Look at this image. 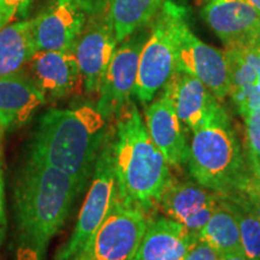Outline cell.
<instances>
[{"instance_id": "cell-1", "label": "cell", "mask_w": 260, "mask_h": 260, "mask_svg": "<svg viewBox=\"0 0 260 260\" xmlns=\"http://www.w3.org/2000/svg\"><path fill=\"white\" fill-rule=\"evenodd\" d=\"M82 189L65 172L25 159L14 186L17 260H44Z\"/></svg>"}, {"instance_id": "cell-2", "label": "cell", "mask_w": 260, "mask_h": 260, "mask_svg": "<svg viewBox=\"0 0 260 260\" xmlns=\"http://www.w3.org/2000/svg\"><path fill=\"white\" fill-rule=\"evenodd\" d=\"M106 119L95 106L48 110L29 142L28 157L58 169L84 189L106 136Z\"/></svg>"}, {"instance_id": "cell-3", "label": "cell", "mask_w": 260, "mask_h": 260, "mask_svg": "<svg viewBox=\"0 0 260 260\" xmlns=\"http://www.w3.org/2000/svg\"><path fill=\"white\" fill-rule=\"evenodd\" d=\"M112 147L118 200L149 212L158 206L172 176L135 104L129 103L117 116Z\"/></svg>"}, {"instance_id": "cell-4", "label": "cell", "mask_w": 260, "mask_h": 260, "mask_svg": "<svg viewBox=\"0 0 260 260\" xmlns=\"http://www.w3.org/2000/svg\"><path fill=\"white\" fill-rule=\"evenodd\" d=\"M188 168L197 183L220 195L234 193L245 181L246 154L222 105L193 130Z\"/></svg>"}, {"instance_id": "cell-5", "label": "cell", "mask_w": 260, "mask_h": 260, "mask_svg": "<svg viewBox=\"0 0 260 260\" xmlns=\"http://www.w3.org/2000/svg\"><path fill=\"white\" fill-rule=\"evenodd\" d=\"M181 5L165 0L152 19L147 40L139 60L135 96L142 104H148L167 86L176 71V27Z\"/></svg>"}, {"instance_id": "cell-6", "label": "cell", "mask_w": 260, "mask_h": 260, "mask_svg": "<svg viewBox=\"0 0 260 260\" xmlns=\"http://www.w3.org/2000/svg\"><path fill=\"white\" fill-rule=\"evenodd\" d=\"M113 130L106 133L98 155L88 193L81 207L79 218L67 242L56 253L54 260H70L83 248L118 200L112 147Z\"/></svg>"}, {"instance_id": "cell-7", "label": "cell", "mask_w": 260, "mask_h": 260, "mask_svg": "<svg viewBox=\"0 0 260 260\" xmlns=\"http://www.w3.org/2000/svg\"><path fill=\"white\" fill-rule=\"evenodd\" d=\"M147 220L144 211L117 200L95 234L70 260H135Z\"/></svg>"}, {"instance_id": "cell-8", "label": "cell", "mask_w": 260, "mask_h": 260, "mask_svg": "<svg viewBox=\"0 0 260 260\" xmlns=\"http://www.w3.org/2000/svg\"><path fill=\"white\" fill-rule=\"evenodd\" d=\"M176 70L197 77L217 99L230 94L229 67L225 53L205 44L191 32L187 21V10L181 5L176 27Z\"/></svg>"}, {"instance_id": "cell-9", "label": "cell", "mask_w": 260, "mask_h": 260, "mask_svg": "<svg viewBox=\"0 0 260 260\" xmlns=\"http://www.w3.org/2000/svg\"><path fill=\"white\" fill-rule=\"evenodd\" d=\"M116 48L99 89L98 111L105 119L113 118L130 103L138 81L139 60L149 30H136Z\"/></svg>"}, {"instance_id": "cell-10", "label": "cell", "mask_w": 260, "mask_h": 260, "mask_svg": "<svg viewBox=\"0 0 260 260\" xmlns=\"http://www.w3.org/2000/svg\"><path fill=\"white\" fill-rule=\"evenodd\" d=\"M117 44L118 41L106 11L87 21L73 48L87 93H99Z\"/></svg>"}, {"instance_id": "cell-11", "label": "cell", "mask_w": 260, "mask_h": 260, "mask_svg": "<svg viewBox=\"0 0 260 260\" xmlns=\"http://www.w3.org/2000/svg\"><path fill=\"white\" fill-rule=\"evenodd\" d=\"M86 0H52L37 18L32 32L38 51H73L87 23Z\"/></svg>"}, {"instance_id": "cell-12", "label": "cell", "mask_w": 260, "mask_h": 260, "mask_svg": "<svg viewBox=\"0 0 260 260\" xmlns=\"http://www.w3.org/2000/svg\"><path fill=\"white\" fill-rule=\"evenodd\" d=\"M220 199L222 195L199 183L171 178L161 194L158 206L169 218L183 224L190 233L198 235L209 222Z\"/></svg>"}, {"instance_id": "cell-13", "label": "cell", "mask_w": 260, "mask_h": 260, "mask_svg": "<svg viewBox=\"0 0 260 260\" xmlns=\"http://www.w3.org/2000/svg\"><path fill=\"white\" fill-rule=\"evenodd\" d=\"M203 17L225 47L252 46L260 42V14L243 0L207 3Z\"/></svg>"}, {"instance_id": "cell-14", "label": "cell", "mask_w": 260, "mask_h": 260, "mask_svg": "<svg viewBox=\"0 0 260 260\" xmlns=\"http://www.w3.org/2000/svg\"><path fill=\"white\" fill-rule=\"evenodd\" d=\"M145 124L149 138L170 167L180 168L188 162L190 147L187 144L186 132L165 90L146 107Z\"/></svg>"}, {"instance_id": "cell-15", "label": "cell", "mask_w": 260, "mask_h": 260, "mask_svg": "<svg viewBox=\"0 0 260 260\" xmlns=\"http://www.w3.org/2000/svg\"><path fill=\"white\" fill-rule=\"evenodd\" d=\"M28 64L30 79L45 95L67 98L83 87L82 74L73 51H37Z\"/></svg>"}, {"instance_id": "cell-16", "label": "cell", "mask_w": 260, "mask_h": 260, "mask_svg": "<svg viewBox=\"0 0 260 260\" xmlns=\"http://www.w3.org/2000/svg\"><path fill=\"white\" fill-rule=\"evenodd\" d=\"M197 241V235L176 220L148 218L135 260H184Z\"/></svg>"}, {"instance_id": "cell-17", "label": "cell", "mask_w": 260, "mask_h": 260, "mask_svg": "<svg viewBox=\"0 0 260 260\" xmlns=\"http://www.w3.org/2000/svg\"><path fill=\"white\" fill-rule=\"evenodd\" d=\"M162 89L170 96L180 121L191 132L220 106L219 100L201 81L184 71H175Z\"/></svg>"}, {"instance_id": "cell-18", "label": "cell", "mask_w": 260, "mask_h": 260, "mask_svg": "<svg viewBox=\"0 0 260 260\" xmlns=\"http://www.w3.org/2000/svg\"><path fill=\"white\" fill-rule=\"evenodd\" d=\"M45 103L46 95L30 77L17 73L0 79V125L5 130L27 123Z\"/></svg>"}, {"instance_id": "cell-19", "label": "cell", "mask_w": 260, "mask_h": 260, "mask_svg": "<svg viewBox=\"0 0 260 260\" xmlns=\"http://www.w3.org/2000/svg\"><path fill=\"white\" fill-rule=\"evenodd\" d=\"M37 51L32 19L12 22L0 29V79L21 73Z\"/></svg>"}, {"instance_id": "cell-20", "label": "cell", "mask_w": 260, "mask_h": 260, "mask_svg": "<svg viewBox=\"0 0 260 260\" xmlns=\"http://www.w3.org/2000/svg\"><path fill=\"white\" fill-rule=\"evenodd\" d=\"M164 3L165 0H107L105 11L118 44L146 27Z\"/></svg>"}, {"instance_id": "cell-21", "label": "cell", "mask_w": 260, "mask_h": 260, "mask_svg": "<svg viewBox=\"0 0 260 260\" xmlns=\"http://www.w3.org/2000/svg\"><path fill=\"white\" fill-rule=\"evenodd\" d=\"M197 236L198 240L213 247L219 254L242 252L239 224L223 195L209 222L205 224Z\"/></svg>"}, {"instance_id": "cell-22", "label": "cell", "mask_w": 260, "mask_h": 260, "mask_svg": "<svg viewBox=\"0 0 260 260\" xmlns=\"http://www.w3.org/2000/svg\"><path fill=\"white\" fill-rule=\"evenodd\" d=\"M235 214L240 230L242 252L249 260H260V218L251 210L226 199Z\"/></svg>"}, {"instance_id": "cell-23", "label": "cell", "mask_w": 260, "mask_h": 260, "mask_svg": "<svg viewBox=\"0 0 260 260\" xmlns=\"http://www.w3.org/2000/svg\"><path fill=\"white\" fill-rule=\"evenodd\" d=\"M246 159L248 171L241 187L234 193L223 197L251 210L260 218V165L247 155Z\"/></svg>"}, {"instance_id": "cell-24", "label": "cell", "mask_w": 260, "mask_h": 260, "mask_svg": "<svg viewBox=\"0 0 260 260\" xmlns=\"http://www.w3.org/2000/svg\"><path fill=\"white\" fill-rule=\"evenodd\" d=\"M242 117L246 124V155L260 165V109L249 110Z\"/></svg>"}, {"instance_id": "cell-25", "label": "cell", "mask_w": 260, "mask_h": 260, "mask_svg": "<svg viewBox=\"0 0 260 260\" xmlns=\"http://www.w3.org/2000/svg\"><path fill=\"white\" fill-rule=\"evenodd\" d=\"M32 0H0V29L27 15Z\"/></svg>"}, {"instance_id": "cell-26", "label": "cell", "mask_w": 260, "mask_h": 260, "mask_svg": "<svg viewBox=\"0 0 260 260\" xmlns=\"http://www.w3.org/2000/svg\"><path fill=\"white\" fill-rule=\"evenodd\" d=\"M5 129L0 125V249L4 245L6 232H8V217L5 209V183L4 172H3V138Z\"/></svg>"}, {"instance_id": "cell-27", "label": "cell", "mask_w": 260, "mask_h": 260, "mask_svg": "<svg viewBox=\"0 0 260 260\" xmlns=\"http://www.w3.org/2000/svg\"><path fill=\"white\" fill-rule=\"evenodd\" d=\"M220 254L218 251L207 245L206 242L198 240L189 249L184 260H219Z\"/></svg>"}, {"instance_id": "cell-28", "label": "cell", "mask_w": 260, "mask_h": 260, "mask_svg": "<svg viewBox=\"0 0 260 260\" xmlns=\"http://www.w3.org/2000/svg\"><path fill=\"white\" fill-rule=\"evenodd\" d=\"M219 260H249V259L243 254V252H233V253H225V254H220Z\"/></svg>"}, {"instance_id": "cell-29", "label": "cell", "mask_w": 260, "mask_h": 260, "mask_svg": "<svg viewBox=\"0 0 260 260\" xmlns=\"http://www.w3.org/2000/svg\"><path fill=\"white\" fill-rule=\"evenodd\" d=\"M243 2L248 3L249 5H252L253 8H254L260 14V0H243Z\"/></svg>"}, {"instance_id": "cell-30", "label": "cell", "mask_w": 260, "mask_h": 260, "mask_svg": "<svg viewBox=\"0 0 260 260\" xmlns=\"http://www.w3.org/2000/svg\"><path fill=\"white\" fill-rule=\"evenodd\" d=\"M207 3H211V2H214V0H206Z\"/></svg>"}]
</instances>
